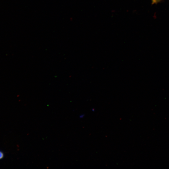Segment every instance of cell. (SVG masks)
Here are the masks:
<instances>
[{"mask_svg":"<svg viewBox=\"0 0 169 169\" xmlns=\"http://www.w3.org/2000/svg\"><path fill=\"white\" fill-rule=\"evenodd\" d=\"M162 0H151L152 4H156L161 1Z\"/></svg>","mask_w":169,"mask_h":169,"instance_id":"obj_1","label":"cell"},{"mask_svg":"<svg viewBox=\"0 0 169 169\" xmlns=\"http://www.w3.org/2000/svg\"><path fill=\"white\" fill-rule=\"evenodd\" d=\"M4 156V152L0 150V160L2 159L3 158Z\"/></svg>","mask_w":169,"mask_h":169,"instance_id":"obj_2","label":"cell"}]
</instances>
